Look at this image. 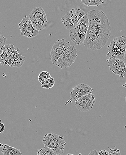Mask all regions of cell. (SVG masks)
I'll return each instance as SVG.
<instances>
[{"label":"cell","instance_id":"1","mask_svg":"<svg viewBox=\"0 0 126 155\" xmlns=\"http://www.w3.org/2000/svg\"><path fill=\"white\" fill-rule=\"evenodd\" d=\"M111 23L100 26L89 25L84 46L88 49L100 50L107 44L111 35Z\"/></svg>","mask_w":126,"mask_h":155},{"label":"cell","instance_id":"13","mask_svg":"<svg viewBox=\"0 0 126 155\" xmlns=\"http://www.w3.org/2000/svg\"><path fill=\"white\" fill-rule=\"evenodd\" d=\"M93 89L86 84H80L72 89L70 93L71 99L75 101L85 95L92 93Z\"/></svg>","mask_w":126,"mask_h":155},{"label":"cell","instance_id":"24","mask_svg":"<svg viewBox=\"0 0 126 155\" xmlns=\"http://www.w3.org/2000/svg\"><path fill=\"white\" fill-rule=\"evenodd\" d=\"M5 130V126L1 122V120H0V134L3 132Z\"/></svg>","mask_w":126,"mask_h":155},{"label":"cell","instance_id":"16","mask_svg":"<svg viewBox=\"0 0 126 155\" xmlns=\"http://www.w3.org/2000/svg\"><path fill=\"white\" fill-rule=\"evenodd\" d=\"M1 151L4 155H23V153L19 149L7 144L3 146Z\"/></svg>","mask_w":126,"mask_h":155},{"label":"cell","instance_id":"7","mask_svg":"<svg viewBox=\"0 0 126 155\" xmlns=\"http://www.w3.org/2000/svg\"><path fill=\"white\" fill-rule=\"evenodd\" d=\"M77 57V51L75 47L70 45L60 57L55 65L61 69L68 68L74 63Z\"/></svg>","mask_w":126,"mask_h":155},{"label":"cell","instance_id":"27","mask_svg":"<svg viewBox=\"0 0 126 155\" xmlns=\"http://www.w3.org/2000/svg\"><path fill=\"white\" fill-rule=\"evenodd\" d=\"M67 155H74L72 154L69 153V154H67Z\"/></svg>","mask_w":126,"mask_h":155},{"label":"cell","instance_id":"11","mask_svg":"<svg viewBox=\"0 0 126 155\" xmlns=\"http://www.w3.org/2000/svg\"><path fill=\"white\" fill-rule=\"evenodd\" d=\"M95 102V97L91 93L80 98L75 101V105L79 111L88 112L93 108Z\"/></svg>","mask_w":126,"mask_h":155},{"label":"cell","instance_id":"26","mask_svg":"<svg viewBox=\"0 0 126 155\" xmlns=\"http://www.w3.org/2000/svg\"><path fill=\"white\" fill-rule=\"evenodd\" d=\"M123 61H124V62L125 64L126 67V51L125 53V54L124 57Z\"/></svg>","mask_w":126,"mask_h":155},{"label":"cell","instance_id":"15","mask_svg":"<svg viewBox=\"0 0 126 155\" xmlns=\"http://www.w3.org/2000/svg\"><path fill=\"white\" fill-rule=\"evenodd\" d=\"M18 48H16L14 45L5 44L1 49L0 53V63L2 64L10 57L16 53Z\"/></svg>","mask_w":126,"mask_h":155},{"label":"cell","instance_id":"9","mask_svg":"<svg viewBox=\"0 0 126 155\" xmlns=\"http://www.w3.org/2000/svg\"><path fill=\"white\" fill-rule=\"evenodd\" d=\"M87 15L89 25L100 26L110 23L107 16L100 10H92L89 11Z\"/></svg>","mask_w":126,"mask_h":155},{"label":"cell","instance_id":"2","mask_svg":"<svg viewBox=\"0 0 126 155\" xmlns=\"http://www.w3.org/2000/svg\"><path fill=\"white\" fill-rule=\"evenodd\" d=\"M89 25L87 15L85 14L75 27L69 31L72 42L77 45L83 44L86 37Z\"/></svg>","mask_w":126,"mask_h":155},{"label":"cell","instance_id":"21","mask_svg":"<svg viewBox=\"0 0 126 155\" xmlns=\"http://www.w3.org/2000/svg\"><path fill=\"white\" fill-rule=\"evenodd\" d=\"M6 40L7 39L5 37L0 34V53H1L2 48L5 45V42H6Z\"/></svg>","mask_w":126,"mask_h":155},{"label":"cell","instance_id":"4","mask_svg":"<svg viewBox=\"0 0 126 155\" xmlns=\"http://www.w3.org/2000/svg\"><path fill=\"white\" fill-rule=\"evenodd\" d=\"M42 142L45 146L52 149L58 155L63 154L67 145L63 136L52 133L45 135Z\"/></svg>","mask_w":126,"mask_h":155},{"label":"cell","instance_id":"8","mask_svg":"<svg viewBox=\"0 0 126 155\" xmlns=\"http://www.w3.org/2000/svg\"><path fill=\"white\" fill-rule=\"evenodd\" d=\"M70 46V43L65 39L58 40L52 47L50 54V60L54 65H55L61 56Z\"/></svg>","mask_w":126,"mask_h":155},{"label":"cell","instance_id":"3","mask_svg":"<svg viewBox=\"0 0 126 155\" xmlns=\"http://www.w3.org/2000/svg\"><path fill=\"white\" fill-rule=\"evenodd\" d=\"M108 53L106 56L109 59H124L126 51V37H116L108 46Z\"/></svg>","mask_w":126,"mask_h":155},{"label":"cell","instance_id":"28","mask_svg":"<svg viewBox=\"0 0 126 155\" xmlns=\"http://www.w3.org/2000/svg\"><path fill=\"white\" fill-rule=\"evenodd\" d=\"M125 101H126V97H125Z\"/></svg>","mask_w":126,"mask_h":155},{"label":"cell","instance_id":"10","mask_svg":"<svg viewBox=\"0 0 126 155\" xmlns=\"http://www.w3.org/2000/svg\"><path fill=\"white\" fill-rule=\"evenodd\" d=\"M21 35L29 38H33L39 35V31L35 29L32 25L29 17L25 16L18 24Z\"/></svg>","mask_w":126,"mask_h":155},{"label":"cell","instance_id":"25","mask_svg":"<svg viewBox=\"0 0 126 155\" xmlns=\"http://www.w3.org/2000/svg\"><path fill=\"white\" fill-rule=\"evenodd\" d=\"M88 155H98V153L97 152V150H94L91 151Z\"/></svg>","mask_w":126,"mask_h":155},{"label":"cell","instance_id":"5","mask_svg":"<svg viewBox=\"0 0 126 155\" xmlns=\"http://www.w3.org/2000/svg\"><path fill=\"white\" fill-rule=\"evenodd\" d=\"M29 18L35 29L41 31L47 27L46 13L41 7H36L31 11Z\"/></svg>","mask_w":126,"mask_h":155},{"label":"cell","instance_id":"20","mask_svg":"<svg viewBox=\"0 0 126 155\" xmlns=\"http://www.w3.org/2000/svg\"><path fill=\"white\" fill-rule=\"evenodd\" d=\"M52 78L50 74L47 71H42L40 73L38 76V80L40 83H41L43 81H45L48 78Z\"/></svg>","mask_w":126,"mask_h":155},{"label":"cell","instance_id":"6","mask_svg":"<svg viewBox=\"0 0 126 155\" xmlns=\"http://www.w3.org/2000/svg\"><path fill=\"white\" fill-rule=\"evenodd\" d=\"M85 15V12L80 8H74L62 17L61 21L67 30H71Z\"/></svg>","mask_w":126,"mask_h":155},{"label":"cell","instance_id":"17","mask_svg":"<svg viewBox=\"0 0 126 155\" xmlns=\"http://www.w3.org/2000/svg\"><path fill=\"white\" fill-rule=\"evenodd\" d=\"M37 155H58L55 151L50 148L45 146L41 149H39L37 152Z\"/></svg>","mask_w":126,"mask_h":155},{"label":"cell","instance_id":"19","mask_svg":"<svg viewBox=\"0 0 126 155\" xmlns=\"http://www.w3.org/2000/svg\"><path fill=\"white\" fill-rule=\"evenodd\" d=\"M104 0H81L82 3L88 6L95 5L98 6L103 3Z\"/></svg>","mask_w":126,"mask_h":155},{"label":"cell","instance_id":"18","mask_svg":"<svg viewBox=\"0 0 126 155\" xmlns=\"http://www.w3.org/2000/svg\"><path fill=\"white\" fill-rule=\"evenodd\" d=\"M55 79L52 77L41 83V86L43 88L50 89L55 85Z\"/></svg>","mask_w":126,"mask_h":155},{"label":"cell","instance_id":"14","mask_svg":"<svg viewBox=\"0 0 126 155\" xmlns=\"http://www.w3.org/2000/svg\"><path fill=\"white\" fill-rule=\"evenodd\" d=\"M25 58H26L25 56L22 54L19 49L16 53L12 55L1 65L4 66L19 68L23 66L25 61Z\"/></svg>","mask_w":126,"mask_h":155},{"label":"cell","instance_id":"22","mask_svg":"<svg viewBox=\"0 0 126 155\" xmlns=\"http://www.w3.org/2000/svg\"><path fill=\"white\" fill-rule=\"evenodd\" d=\"M109 155H121V153L119 149L111 148L109 152Z\"/></svg>","mask_w":126,"mask_h":155},{"label":"cell","instance_id":"23","mask_svg":"<svg viewBox=\"0 0 126 155\" xmlns=\"http://www.w3.org/2000/svg\"><path fill=\"white\" fill-rule=\"evenodd\" d=\"M98 155H109V152L106 150H100Z\"/></svg>","mask_w":126,"mask_h":155},{"label":"cell","instance_id":"12","mask_svg":"<svg viewBox=\"0 0 126 155\" xmlns=\"http://www.w3.org/2000/svg\"><path fill=\"white\" fill-rule=\"evenodd\" d=\"M108 65L110 70L116 75L126 78V67L123 60L117 58L109 60Z\"/></svg>","mask_w":126,"mask_h":155}]
</instances>
